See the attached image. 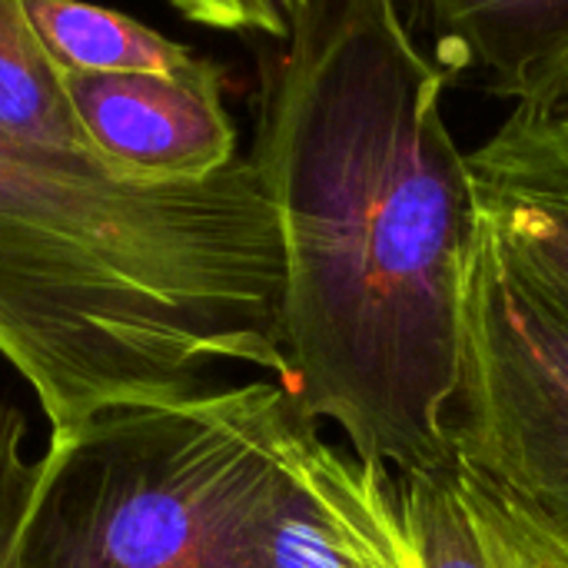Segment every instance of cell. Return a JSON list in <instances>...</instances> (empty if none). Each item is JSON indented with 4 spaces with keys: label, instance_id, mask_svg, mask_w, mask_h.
Here are the masks:
<instances>
[{
    "label": "cell",
    "instance_id": "1",
    "mask_svg": "<svg viewBox=\"0 0 568 568\" xmlns=\"http://www.w3.org/2000/svg\"><path fill=\"white\" fill-rule=\"evenodd\" d=\"M253 146L283 246V386L393 473L446 463L479 206L446 73L396 0H313Z\"/></svg>",
    "mask_w": 568,
    "mask_h": 568
},
{
    "label": "cell",
    "instance_id": "2",
    "mask_svg": "<svg viewBox=\"0 0 568 568\" xmlns=\"http://www.w3.org/2000/svg\"><path fill=\"white\" fill-rule=\"evenodd\" d=\"M283 246L253 160L130 176L0 130V356L63 439L220 366L286 379Z\"/></svg>",
    "mask_w": 568,
    "mask_h": 568
},
{
    "label": "cell",
    "instance_id": "3",
    "mask_svg": "<svg viewBox=\"0 0 568 568\" xmlns=\"http://www.w3.org/2000/svg\"><path fill=\"white\" fill-rule=\"evenodd\" d=\"M303 413L263 379L113 409L50 439L23 568H263V513Z\"/></svg>",
    "mask_w": 568,
    "mask_h": 568
},
{
    "label": "cell",
    "instance_id": "4",
    "mask_svg": "<svg viewBox=\"0 0 568 568\" xmlns=\"http://www.w3.org/2000/svg\"><path fill=\"white\" fill-rule=\"evenodd\" d=\"M449 429L463 456L568 529V283L483 220Z\"/></svg>",
    "mask_w": 568,
    "mask_h": 568
},
{
    "label": "cell",
    "instance_id": "5",
    "mask_svg": "<svg viewBox=\"0 0 568 568\" xmlns=\"http://www.w3.org/2000/svg\"><path fill=\"white\" fill-rule=\"evenodd\" d=\"M263 568H419L399 473L326 443L303 413L260 526Z\"/></svg>",
    "mask_w": 568,
    "mask_h": 568
},
{
    "label": "cell",
    "instance_id": "6",
    "mask_svg": "<svg viewBox=\"0 0 568 568\" xmlns=\"http://www.w3.org/2000/svg\"><path fill=\"white\" fill-rule=\"evenodd\" d=\"M90 150L143 180H203L236 160L220 70L63 73Z\"/></svg>",
    "mask_w": 568,
    "mask_h": 568
},
{
    "label": "cell",
    "instance_id": "7",
    "mask_svg": "<svg viewBox=\"0 0 568 568\" xmlns=\"http://www.w3.org/2000/svg\"><path fill=\"white\" fill-rule=\"evenodd\" d=\"M419 568H568V529L459 449L399 473Z\"/></svg>",
    "mask_w": 568,
    "mask_h": 568
},
{
    "label": "cell",
    "instance_id": "8",
    "mask_svg": "<svg viewBox=\"0 0 568 568\" xmlns=\"http://www.w3.org/2000/svg\"><path fill=\"white\" fill-rule=\"evenodd\" d=\"M446 80L479 83L513 110L549 113L568 87V0H396Z\"/></svg>",
    "mask_w": 568,
    "mask_h": 568
},
{
    "label": "cell",
    "instance_id": "9",
    "mask_svg": "<svg viewBox=\"0 0 568 568\" xmlns=\"http://www.w3.org/2000/svg\"><path fill=\"white\" fill-rule=\"evenodd\" d=\"M469 170L479 220L568 283V120L513 110Z\"/></svg>",
    "mask_w": 568,
    "mask_h": 568
},
{
    "label": "cell",
    "instance_id": "10",
    "mask_svg": "<svg viewBox=\"0 0 568 568\" xmlns=\"http://www.w3.org/2000/svg\"><path fill=\"white\" fill-rule=\"evenodd\" d=\"M43 50L63 73H190L206 60L110 7L83 0H27Z\"/></svg>",
    "mask_w": 568,
    "mask_h": 568
},
{
    "label": "cell",
    "instance_id": "11",
    "mask_svg": "<svg viewBox=\"0 0 568 568\" xmlns=\"http://www.w3.org/2000/svg\"><path fill=\"white\" fill-rule=\"evenodd\" d=\"M0 130L93 153L70 106L63 70L43 50L27 0H0Z\"/></svg>",
    "mask_w": 568,
    "mask_h": 568
},
{
    "label": "cell",
    "instance_id": "12",
    "mask_svg": "<svg viewBox=\"0 0 568 568\" xmlns=\"http://www.w3.org/2000/svg\"><path fill=\"white\" fill-rule=\"evenodd\" d=\"M40 479V459L27 456V419L0 403V568H23V532Z\"/></svg>",
    "mask_w": 568,
    "mask_h": 568
},
{
    "label": "cell",
    "instance_id": "13",
    "mask_svg": "<svg viewBox=\"0 0 568 568\" xmlns=\"http://www.w3.org/2000/svg\"><path fill=\"white\" fill-rule=\"evenodd\" d=\"M186 20L226 30L290 40L313 0H170Z\"/></svg>",
    "mask_w": 568,
    "mask_h": 568
},
{
    "label": "cell",
    "instance_id": "14",
    "mask_svg": "<svg viewBox=\"0 0 568 568\" xmlns=\"http://www.w3.org/2000/svg\"><path fill=\"white\" fill-rule=\"evenodd\" d=\"M549 113H556V116H562V120H568V87H566V93L559 97V103L549 110Z\"/></svg>",
    "mask_w": 568,
    "mask_h": 568
}]
</instances>
